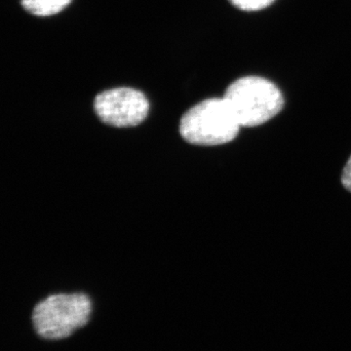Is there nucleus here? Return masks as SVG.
I'll list each match as a JSON object with an SVG mask.
<instances>
[{
    "label": "nucleus",
    "instance_id": "3",
    "mask_svg": "<svg viewBox=\"0 0 351 351\" xmlns=\"http://www.w3.org/2000/svg\"><path fill=\"white\" fill-rule=\"evenodd\" d=\"M240 127L223 97L207 99L189 108L180 122V133L189 144L213 147L232 142Z\"/></svg>",
    "mask_w": 351,
    "mask_h": 351
},
{
    "label": "nucleus",
    "instance_id": "5",
    "mask_svg": "<svg viewBox=\"0 0 351 351\" xmlns=\"http://www.w3.org/2000/svg\"><path fill=\"white\" fill-rule=\"evenodd\" d=\"M71 0H21L25 11L38 17H48L62 12Z\"/></svg>",
    "mask_w": 351,
    "mask_h": 351
},
{
    "label": "nucleus",
    "instance_id": "6",
    "mask_svg": "<svg viewBox=\"0 0 351 351\" xmlns=\"http://www.w3.org/2000/svg\"><path fill=\"white\" fill-rule=\"evenodd\" d=\"M233 6L246 12L262 10L271 5L276 0H228Z\"/></svg>",
    "mask_w": 351,
    "mask_h": 351
},
{
    "label": "nucleus",
    "instance_id": "7",
    "mask_svg": "<svg viewBox=\"0 0 351 351\" xmlns=\"http://www.w3.org/2000/svg\"><path fill=\"white\" fill-rule=\"evenodd\" d=\"M341 182H343V186L351 193V156L346 164L345 169H343Z\"/></svg>",
    "mask_w": 351,
    "mask_h": 351
},
{
    "label": "nucleus",
    "instance_id": "2",
    "mask_svg": "<svg viewBox=\"0 0 351 351\" xmlns=\"http://www.w3.org/2000/svg\"><path fill=\"white\" fill-rule=\"evenodd\" d=\"M223 98L241 127L260 126L276 117L284 107L283 95L274 83L245 76L232 82Z\"/></svg>",
    "mask_w": 351,
    "mask_h": 351
},
{
    "label": "nucleus",
    "instance_id": "1",
    "mask_svg": "<svg viewBox=\"0 0 351 351\" xmlns=\"http://www.w3.org/2000/svg\"><path fill=\"white\" fill-rule=\"evenodd\" d=\"M91 313L92 302L82 293L51 295L32 309V327L39 338L61 341L84 327Z\"/></svg>",
    "mask_w": 351,
    "mask_h": 351
},
{
    "label": "nucleus",
    "instance_id": "4",
    "mask_svg": "<svg viewBox=\"0 0 351 351\" xmlns=\"http://www.w3.org/2000/svg\"><path fill=\"white\" fill-rule=\"evenodd\" d=\"M94 110L107 125L126 128L137 126L147 119L149 103L145 94L137 89L113 88L96 97Z\"/></svg>",
    "mask_w": 351,
    "mask_h": 351
}]
</instances>
